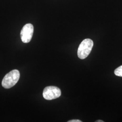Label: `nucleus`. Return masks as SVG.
<instances>
[{
    "instance_id": "nucleus-4",
    "label": "nucleus",
    "mask_w": 122,
    "mask_h": 122,
    "mask_svg": "<svg viewBox=\"0 0 122 122\" xmlns=\"http://www.w3.org/2000/svg\"><path fill=\"white\" fill-rule=\"evenodd\" d=\"M34 33V26L31 24H27L23 26L20 32V37L24 43H29L32 39Z\"/></svg>"
},
{
    "instance_id": "nucleus-7",
    "label": "nucleus",
    "mask_w": 122,
    "mask_h": 122,
    "mask_svg": "<svg viewBox=\"0 0 122 122\" xmlns=\"http://www.w3.org/2000/svg\"><path fill=\"white\" fill-rule=\"evenodd\" d=\"M104 121H103V120H97L96 121V122H104Z\"/></svg>"
},
{
    "instance_id": "nucleus-3",
    "label": "nucleus",
    "mask_w": 122,
    "mask_h": 122,
    "mask_svg": "<svg viewBox=\"0 0 122 122\" xmlns=\"http://www.w3.org/2000/svg\"><path fill=\"white\" fill-rule=\"evenodd\" d=\"M61 90L56 86H49L44 89L43 96L47 100H52L57 99L61 96Z\"/></svg>"
},
{
    "instance_id": "nucleus-6",
    "label": "nucleus",
    "mask_w": 122,
    "mask_h": 122,
    "mask_svg": "<svg viewBox=\"0 0 122 122\" xmlns=\"http://www.w3.org/2000/svg\"><path fill=\"white\" fill-rule=\"evenodd\" d=\"M67 122H82L80 120H77V119H73V120H71L68 121Z\"/></svg>"
},
{
    "instance_id": "nucleus-5",
    "label": "nucleus",
    "mask_w": 122,
    "mask_h": 122,
    "mask_svg": "<svg viewBox=\"0 0 122 122\" xmlns=\"http://www.w3.org/2000/svg\"><path fill=\"white\" fill-rule=\"evenodd\" d=\"M114 73L116 76L122 77V65L118 67L114 70Z\"/></svg>"
},
{
    "instance_id": "nucleus-2",
    "label": "nucleus",
    "mask_w": 122,
    "mask_h": 122,
    "mask_svg": "<svg viewBox=\"0 0 122 122\" xmlns=\"http://www.w3.org/2000/svg\"><path fill=\"white\" fill-rule=\"evenodd\" d=\"M94 45L93 41L92 39H84L80 44L77 50V55L79 58L84 59L86 58L92 51Z\"/></svg>"
},
{
    "instance_id": "nucleus-1",
    "label": "nucleus",
    "mask_w": 122,
    "mask_h": 122,
    "mask_svg": "<svg viewBox=\"0 0 122 122\" xmlns=\"http://www.w3.org/2000/svg\"><path fill=\"white\" fill-rule=\"evenodd\" d=\"M20 77V73L17 70H13L4 76L2 81V86L5 89H10L17 83Z\"/></svg>"
}]
</instances>
